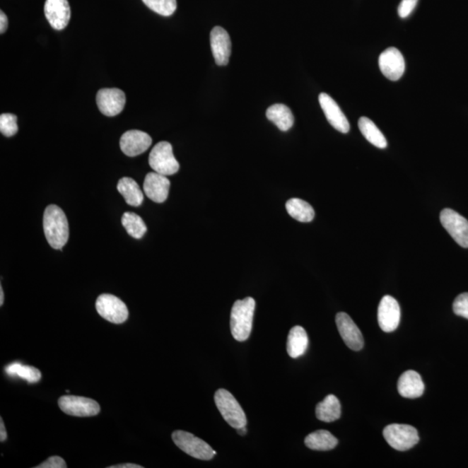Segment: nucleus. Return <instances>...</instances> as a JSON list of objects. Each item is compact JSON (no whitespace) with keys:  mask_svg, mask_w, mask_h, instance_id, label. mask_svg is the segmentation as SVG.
Masks as SVG:
<instances>
[{"mask_svg":"<svg viewBox=\"0 0 468 468\" xmlns=\"http://www.w3.org/2000/svg\"><path fill=\"white\" fill-rule=\"evenodd\" d=\"M44 232L49 245L56 250H62L68 242V221L59 206L49 205L46 207L44 213Z\"/></svg>","mask_w":468,"mask_h":468,"instance_id":"f257e3e1","label":"nucleus"},{"mask_svg":"<svg viewBox=\"0 0 468 468\" xmlns=\"http://www.w3.org/2000/svg\"><path fill=\"white\" fill-rule=\"evenodd\" d=\"M255 306V300L251 297L237 300L233 305L230 328L233 339L239 342H244L250 337Z\"/></svg>","mask_w":468,"mask_h":468,"instance_id":"f03ea898","label":"nucleus"},{"mask_svg":"<svg viewBox=\"0 0 468 468\" xmlns=\"http://www.w3.org/2000/svg\"><path fill=\"white\" fill-rule=\"evenodd\" d=\"M214 402L224 420L233 428L247 426V416L239 402L229 391L220 389L214 394Z\"/></svg>","mask_w":468,"mask_h":468,"instance_id":"7ed1b4c3","label":"nucleus"},{"mask_svg":"<svg viewBox=\"0 0 468 468\" xmlns=\"http://www.w3.org/2000/svg\"><path fill=\"white\" fill-rule=\"evenodd\" d=\"M172 439L180 450L195 459L210 460L216 455L209 444L193 433L176 431L172 433Z\"/></svg>","mask_w":468,"mask_h":468,"instance_id":"20e7f679","label":"nucleus"},{"mask_svg":"<svg viewBox=\"0 0 468 468\" xmlns=\"http://www.w3.org/2000/svg\"><path fill=\"white\" fill-rule=\"evenodd\" d=\"M148 163L153 171L165 176L176 174L180 168L172 145L168 141H160L153 148L149 153Z\"/></svg>","mask_w":468,"mask_h":468,"instance_id":"39448f33","label":"nucleus"},{"mask_svg":"<svg viewBox=\"0 0 468 468\" xmlns=\"http://www.w3.org/2000/svg\"><path fill=\"white\" fill-rule=\"evenodd\" d=\"M383 436L391 447L398 451H406L419 443L416 428L406 424H391L383 431Z\"/></svg>","mask_w":468,"mask_h":468,"instance_id":"423d86ee","label":"nucleus"},{"mask_svg":"<svg viewBox=\"0 0 468 468\" xmlns=\"http://www.w3.org/2000/svg\"><path fill=\"white\" fill-rule=\"evenodd\" d=\"M95 309L100 316L110 323L120 324L129 317V310L124 302L114 295L102 294L95 302Z\"/></svg>","mask_w":468,"mask_h":468,"instance_id":"0eeeda50","label":"nucleus"},{"mask_svg":"<svg viewBox=\"0 0 468 468\" xmlns=\"http://www.w3.org/2000/svg\"><path fill=\"white\" fill-rule=\"evenodd\" d=\"M441 225L460 247L468 248V221L455 211L446 209L440 214Z\"/></svg>","mask_w":468,"mask_h":468,"instance_id":"6e6552de","label":"nucleus"},{"mask_svg":"<svg viewBox=\"0 0 468 468\" xmlns=\"http://www.w3.org/2000/svg\"><path fill=\"white\" fill-rule=\"evenodd\" d=\"M59 406L64 413L76 417L95 416L101 410L99 404L95 400L76 396H64L60 397Z\"/></svg>","mask_w":468,"mask_h":468,"instance_id":"1a4fd4ad","label":"nucleus"},{"mask_svg":"<svg viewBox=\"0 0 468 468\" xmlns=\"http://www.w3.org/2000/svg\"><path fill=\"white\" fill-rule=\"evenodd\" d=\"M379 67L387 79L397 81L404 74V57L398 49L390 47L380 55Z\"/></svg>","mask_w":468,"mask_h":468,"instance_id":"9d476101","label":"nucleus"},{"mask_svg":"<svg viewBox=\"0 0 468 468\" xmlns=\"http://www.w3.org/2000/svg\"><path fill=\"white\" fill-rule=\"evenodd\" d=\"M378 323L385 332L396 331L401 320V309L397 299L387 295L378 307Z\"/></svg>","mask_w":468,"mask_h":468,"instance_id":"9b49d317","label":"nucleus"},{"mask_svg":"<svg viewBox=\"0 0 468 468\" xmlns=\"http://www.w3.org/2000/svg\"><path fill=\"white\" fill-rule=\"evenodd\" d=\"M126 97L124 92L112 88L102 89L97 94L98 109L106 117H116L124 109Z\"/></svg>","mask_w":468,"mask_h":468,"instance_id":"f8f14e48","label":"nucleus"},{"mask_svg":"<svg viewBox=\"0 0 468 468\" xmlns=\"http://www.w3.org/2000/svg\"><path fill=\"white\" fill-rule=\"evenodd\" d=\"M336 324L345 344L352 351L362 350L364 345L363 337L351 317L344 312L337 313Z\"/></svg>","mask_w":468,"mask_h":468,"instance_id":"ddd939ff","label":"nucleus"},{"mask_svg":"<svg viewBox=\"0 0 468 468\" xmlns=\"http://www.w3.org/2000/svg\"><path fill=\"white\" fill-rule=\"evenodd\" d=\"M152 144V138L141 130H129L122 136L120 148L126 156L135 157L148 151Z\"/></svg>","mask_w":468,"mask_h":468,"instance_id":"4468645a","label":"nucleus"},{"mask_svg":"<svg viewBox=\"0 0 468 468\" xmlns=\"http://www.w3.org/2000/svg\"><path fill=\"white\" fill-rule=\"evenodd\" d=\"M45 15L53 29L64 30L71 19V7L68 0H46Z\"/></svg>","mask_w":468,"mask_h":468,"instance_id":"2eb2a0df","label":"nucleus"},{"mask_svg":"<svg viewBox=\"0 0 468 468\" xmlns=\"http://www.w3.org/2000/svg\"><path fill=\"white\" fill-rule=\"evenodd\" d=\"M210 42L216 63L220 66H225L228 64L232 52L231 40L228 33L221 26H216L211 32Z\"/></svg>","mask_w":468,"mask_h":468,"instance_id":"dca6fc26","label":"nucleus"},{"mask_svg":"<svg viewBox=\"0 0 468 468\" xmlns=\"http://www.w3.org/2000/svg\"><path fill=\"white\" fill-rule=\"evenodd\" d=\"M318 100L329 124L341 133L346 134L350 131L351 127L348 119L335 100L326 93H321Z\"/></svg>","mask_w":468,"mask_h":468,"instance_id":"f3484780","label":"nucleus"},{"mask_svg":"<svg viewBox=\"0 0 468 468\" xmlns=\"http://www.w3.org/2000/svg\"><path fill=\"white\" fill-rule=\"evenodd\" d=\"M170 180L167 176L158 172H148L146 175L144 190L147 197L156 203H163L168 199L170 193Z\"/></svg>","mask_w":468,"mask_h":468,"instance_id":"a211bd4d","label":"nucleus"},{"mask_svg":"<svg viewBox=\"0 0 468 468\" xmlns=\"http://www.w3.org/2000/svg\"><path fill=\"white\" fill-rule=\"evenodd\" d=\"M397 387L402 397L409 399L423 396L425 390L423 379L414 370L404 372L398 380Z\"/></svg>","mask_w":468,"mask_h":468,"instance_id":"6ab92c4d","label":"nucleus"},{"mask_svg":"<svg viewBox=\"0 0 468 468\" xmlns=\"http://www.w3.org/2000/svg\"><path fill=\"white\" fill-rule=\"evenodd\" d=\"M308 344V336L304 328L298 325L291 329L287 339V352L291 358H298L304 355Z\"/></svg>","mask_w":468,"mask_h":468,"instance_id":"aec40b11","label":"nucleus"},{"mask_svg":"<svg viewBox=\"0 0 468 468\" xmlns=\"http://www.w3.org/2000/svg\"><path fill=\"white\" fill-rule=\"evenodd\" d=\"M117 190L124 197L127 204L140 206L144 202V193L135 180L124 177L119 180Z\"/></svg>","mask_w":468,"mask_h":468,"instance_id":"412c9836","label":"nucleus"},{"mask_svg":"<svg viewBox=\"0 0 468 468\" xmlns=\"http://www.w3.org/2000/svg\"><path fill=\"white\" fill-rule=\"evenodd\" d=\"M267 117L281 131H288L294 124L293 112L288 107L281 103L269 107L267 110Z\"/></svg>","mask_w":468,"mask_h":468,"instance_id":"4be33fe9","label":"nucleus"},{"mask_svg":"<svg viewBox=\"0 0 468 468\" xmlns=\"http://www.w3.org/2000/svg\"><path fill=\"white\" fill-rule=\"evenodd\" d=\"M316 416L318 420L324 423H332L341 416V404L334 394H329L323 402L317 405Z\"/></svg>","mask_w":468,"mask_h":468,"instance_id":"5701e85b","label":"nucleus"},{"mask_svg":"<svg viewBox=\"0 0 468 468\" xmlns=\"http://www.w3.org/2000/svg\"><path fill=\"white\" fill-rule=\"evenodd\" d=\"M305 443L310 450L328 451L335 448L339 440L327 431H317L307 435Z\"/></svg>","mask_w":468,"mask_h":468,"instance_id":"b1692460","label":"nucleus"},{"mask_svg":"<svg viewBox=\"0 0 468 468\" xmlns=\"http://www.w3.org/2000/svg\"><path fill=\"white\" fill-rule=\"evenodd\" d=\"M358 127L361 133L369 141L372 145L378 148H385L387 146V141L383 134L378 128V126L372 122L370 118L361 117L358 122Z\"/></svg>","mask_w":468,"mask_h":468,"instance_id":"393cba45","label":"nucleus"},{"mask_svg":"<svg viewBox=\"0 0 468 468\" xmlns=\"http://www.w3.org/2000/svg\"><path fill=\"white\" fill-rule=\"evenodd\" d=\"M287 212L299 222H310L315 217V211L308 202L301 199H289L286 204Z\"/></svg>","mask_w":468,"mask_h":468,"instance_id":"a878e982","label":"nucleus"},{"mask_svg":"<svg viewBox=\"0 0 468 468\" xmlns=\"http://www.w3.org/2000/svg\"><path fill=\"white\" fill-rule=\"evenodd\" d=\"M6 374L11 377H18L25 380L29 383H34L40 381L42 375L40 370L37 368L28 365H24L21 363H13L6 367Z\"/></svg>","mask_w":468,"mask_h":468,"instance_id":"bb28decb","label":"nucleus"},{"mask_svg":"<svg viewBox=\"0 0 468 468\" xmlns=\"http://www.w3.org/2000/svg\"><path fill=\"white\" fill-rule=\"evenodd\" d=\"M122 224L130 236L139 240L147 232V226L143 218L135 213L127 212L122 217Z\"/></svg>","mask_w":468,"mask_h":468,"instance_id":"cd10ccee","label":"nucleus"},{"mask_svg":"<svg viewBox=\"0 0 468 468\" xmlns=\"http://www.w3.org/2000/svg\"><path fill=\"white\" fill-rule=\"evenodd\" d=\"M149 9L164 17L171 16L177 8L176 0H143Z\"/></svg>","mask_w":468,"mask_h":468,"instance_id":"c85d7f7f","label":"nucleus"},{"mask_svg":"<svg viewBox=\"0 0 468 468\" xmlns=\"http://www.w3.org/2000/svg\"><path fill=\"white\" fill-rule=\"evenodd\" d=\"M16 115L6 113L0 116V131L6 137H11L18 131Z\"/></svg>","mask_w":468,"mask_h":468,"instance_id":"c756f323","label":"nucleus"},{"mask_svg":"<svg viewBox=\"0 0 468 468\" xmlns=\"http://www.w3.org/2000/svg\"><path fill=\"white\" fill-rule=\"evenodd\" d=\"M452 310L456 315L468 320V293L460 294L452 304Z\"/></svg>","mask_w":468,"mask_h":468,"instance_id":"7c9ffc66","label":"nucleus"},{"mask_svg":"<svg viewBox=\"0 0 468 468\" xmlns=\"http://www.w3.org/2000/svg\"><path fill=\"white\" fill-rule=\"evenodd\" d=\"M418 0H402L398 6V15L402 18L409 17L417 5Z\"/></svg>","mask_w":468,"mask_h":468,"instance_id":"2f4dec72","label":"nucleus"},{"mask_svg":"<svg viewBox=\"0 0 468 468\" xmlns=\"http://www.w3.org/2000/svg\"><path fill=\"white\" fill-rule=\"evenodd\" d=\"M36 468H67L66 462L59 456H52Z\"/></svg>","mask_w":468,"mask_h":468,"instance_id":"473e14b6","label":"nucleus"},{"mask_svg":"<svg viewBox=\"0 0 468 468\" xmlns=\"http://www.w3.org/2000/svg\"><path fill=\"white\" fill-rule=\"evenodd\" d=\"M8 28V19L3 11H0V33L3 34L6 32Z\"/></svg>","mask_w":468,"mask_h":468,"instance_id":"72a5a7b5","label":"nucleus"},{"mask_svg":"<svg viewBox=\"0 0 468 468\" xmlns=\"http://www.w3.org/2000/svg\"><path fill=\"white\" fill-rule=\"evenodd\" d=\"M7 438V433L2 418H0V441L4 443Z\"/></svg>","mask_w":468,"mask_h":468,"instance_id":"f704fd0d","label":"nucleus"},{"mask_svg":"<svg viewBox=\"0 0 468 468\" xmlns=\"http://www.w3.org/2000/svg\"><path fill=\"white\" fill-rule=\"evenodd\" d=\"M109 468H144V467L136 465V464L125 463L119 464V465L111 466L109 467Z\"/></svg>","mask_w":468,"mask_h":468,"instance_id":"c9c22d12","label":"nucleus"},{"mask_svg":"<svg viewBox=\"0 0 468 468\" xmlns=\"http://www.w3.org/2000/svg\"><path fill=\"white\" fill-rule=\"evenodd\" d=\"M237 432L238 433H239V435L242 436L247 435V426H245V427L242 428H238Z\"/></svg>","mask_w":468,"mask_h":468,"instance_id":"e433bc0d","label":"nucleus"},{"mask_svg":"<svg viewBox=\"0 0 468 468\" xmlns=\"http://www.w3.org/2000/svg\"><path fill=\"white\" fill-rule=\"evenodd\" d=\"M4 304V291L2 286H0V306Z\"/></svg>","mask_w":468,"mask_h":468,"instance_id":"4c0bfd02","label":"nucleus"}]
</instances>
